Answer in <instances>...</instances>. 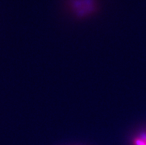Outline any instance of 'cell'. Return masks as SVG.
Segmentation results:
<instances>
[{
  "label": "cell",
  "instance_id": "obj_1",
  "mask_svg": "<svg viewBox=\"0 0 146 145\" xmlns=\"http://www.w3.org/2000/svg\"><path fill=\"white\" fill-rule=\"evenodd\" d=\"M135 145H146V132H141L134 139Z\"/></svg>",
  "mask_w": 146,
  "mask_h": 145
}]
</instances>
